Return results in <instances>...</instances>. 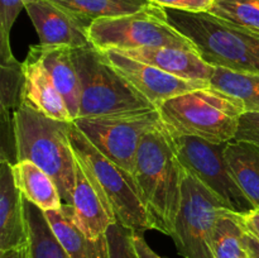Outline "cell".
Here are the masks:
<instances>
[{"instance_id": "1", "label": "cell", "mask_w": 259, "mask_h": 258, "mask_svg": "<svg viewBox=\"0 0 259 258\" xmlns=\"http://www.w3.org/2000/svg\"><path fill=\"white\" fill-rule=\"evenodd\" d=\"M184 166L163 125L147 133L136 157L133 176L153 229L171 235L182 201Z\"/></svg>"}, {"instance_id": "2", "label": "cell", "mask_w": 259, "mask_h": 258, "mask_svg": "<svg viewBox=\"0 0 259 258\" xmlns=\"http://www.w3.org/2000/svg\"><path fill=\"white\" fill-rule=\"evenodd\" d=\"M13 115L18 162L29 159L40 167L56 182L62 201L72 204L77 161L68 137L70 123L48 118L25 103Z\"/></svg>"}, {"instance_id": "3", "label": "cell", "mask_w": 259, "mask_h": 258, "mask_svg": "<svg viewBox=\"0 0 259 258\" xmlns=\"http://www.w3.org/2000/svg\"><path fill=\"white\" fill-rule=\"evenodd\" d=\"M157 109L172 137H195L215 144L234 141L245 111L242 101L211 86L180 94Z\"/></svg>"}, {"instance_id": "4", "label": "cell", "mask_w": 259, "mask_h": 258, "mask_svg": "<svg viewBox=\"0 0 259 258\" xmlns=\"http://www.w3.org/2000/svg\"><path fill=\"white\" fill-rule=\"evenodd\" d=\"M169 22L195 45L202 60L214 67L259 75V33L209 12L166 9Z\"/></svg>"}, {"instance_id": "5", "label": "cell", "mask_w": 259, "mask_h": 258, "mask_svg": "<svg viewBox=\"0 0 259 258\" xmlns=\"http://www.w3.org/2000/svg\"><path fill=\"white\" fill-rule=\"evenodd\" d=\"M72 60L80 82L78 118L154 108L93 45L72 50Z\"/></svg>"}, {"instance_id": "6", "label": "cell", "mask_w": 259, "mask_h": 258, "mask_svg": "<svg viewBox=\"0 0 259 258\" xmlns=\"http://www.w3.org/2000/svg\"><path fill=\"white\" fill-rule=\"evenodd\" d=\"M88 32L91 45L100 52L157 47L197 51L194 43L172 25L166 8L153 3L136 13L95 20Z\"/></svg>"}, {"instance_id": "7", "label": "cell", "mask_w": 259, "mask_h": 258, "mask_svg": "<svg viewBox=\"0 0 259 258\" xmlns=\"http://www.w3.org/2000/svg\"><path fill=\"white\" fill-rule=\"evenodd\" d=\"M68 137L76 158L105 194L118 223L136 233L153 229L133 174L104 156L73 121L68 126Z\"/></svg>"}, {"instance_id": "8", "label": "cell", "mask_w": 259, "mask_h": 258, "mask_svg": "<svg viewBox=\"0 0 259 258\" xmlns=\"http://www.w3.org/2000/svg\"><path fill=\"white\" fill-rule=\"evenodd\" d=\"M73 123L104 156L131 174L142 139L162 125L157 108L78 118Z\"/></svg>"}, {"instance_id": "9", "label": "cell", "mask_w": 259, "mask_h": 258, "mask_svg": "<svg viewBox=\"0 0 259 258\" xmlns=\"http://www.w3.org/2000/svg\"><path fill=\"white\" fill-rule=\"evenodd\" d=\"M227 207L217 195L185 169L181 207L169 235L182 257L214 258L210 245L212 230L218 217Z\"/></svg>"}, {"instance_id": "10", "label": "cell", "mask_w": 259, "mask_h": 258, "mask_svg": "<svg viewBox=\"0 0 259 258\" xmlns=\"http://www.w3.org/2000/svg\"><path fill=\"white\" fill-rule=\"evenodd\" d=\"M172 137V136H171ZM177 157L186 171L238 214L254 210L233 176L225 158L227 143L215 144L195 137H172Z\"/></svg>"}, {"instance_id": "11", "label": "cell", "mask_w": 259, "mask_h": 258, "mask_svg": "<svg viewBox=\"0 0 259 258\" xmlns=\"http://www.w3.org/2000/svg\"><path fill=\"white\" fill-rule=\"evenodd\" d=\"M106 62L115 68L137 91L142 94L154 108L180 94L210 86L202 80H187L171 75L158 67L128 57L118 51H104Z\"/></svg>"}, {"instance_id": "12", "label": "cell", "mask_w": 259, "mask_h": 258, "mask_svg": "<svg viewBox=\"0 0 259 258\" xmlns=\"http://www.w3.org/2000/svg\"><path fill=\"white\" fill-rule=\"evenodd\" d=\"M40 46H65L72 50L91 45L88 27L52 0H25Z\"/></svg>"}, {"instance_id": "13", "label": "cell", "mask_w": 259, "mask_h": 258, "mask_svg": "<svg viewBox=\"0 0 259 258\" xmlns=\"http://www.w3.org/2000/svg\"><path fill=\"white\" fill-rule=\"evenodd\" d=\"M77 161V158H76ZM81 229L93 239L104 237L116 220L111 205L88 169L77 161L72 204Z\"/></svg>"}, {"instance_id": "14", "label": "cell", "mask_w": 259, "mask_h": 258, "mask_svg": "<svg viewBox=\"0 0 259 258\" xmlns=\"http://www.w3.org/2000/svg\"><path fill=\"white\" fill-rule=\"evenodd\" d=\"M29 243L24 202L15 185L13 164L0 161V252Z\"/></svg>"}, {"instance_id": "15", "label": "cell", "mask_w": 259, "mask_h": 258, "mask_svg": "<svg viewBox=\"0 0 259 258\" xmlns=\"http://www.w3.org/2000/svg\"><path fill=\"white\" fill-rule=\"evenodd\" d=\"M128 57L158 67L171 75L187 80H202L210 82L214 66L202 60L197 51L177 47L137 48L118 51Z\"/></svg>"}, {"instance_id": "16", "label": "cell", "mask_w": 259, "mask_h": 258, "mask_svg": "<svg viewBox=\"0 0 259 258\" xmlns=\"http://www.w3.org/2000/svg\"><path fill=\"white\" fill-rule=\"evenodd\" d=\"M47 222L60 244L70 258H109L106 235L93 239L81 229L71 204L45 211Z\"/></svg>"}, {"instance_id": "17", "label": "cell", "mask_w": 259, "mask_h": 258, "mask_svg": "<svg viewBox=\"0 0 259 258\" xmlns=\"http://www.w3.org/2000/svg\"><path fill=\"white\" fill-rule=\"evenodd\" d=\"M23 65L25 72L24 103L48 118L72 123L65 99L58 93L39 58L29 51Z\"/></svg>"}, {"instance_id": "18", "label": "cell", "mask_w": 259, "mask_h": 258, "mask_svg": "<svg viewBox=\"0 0 259 258\" xmlns=\"http://www.w3.org/2000/svg\"><path fill=\"white\" fill-rule=\"evenodd\" d=\"M51 76L58 93L67 104L72 120L80 113V82L72 60V48L65 46H32L29 47Z\"/></svg>"}, {"instance_id": "19", "label": "cell", "mask_w": 259, "mask_h": 258, "mask_svg": "<svg viewBox=\"0 0 259 258\" xmlns=\"http://www.w3.org/2000/svg\"><path fill=\"white\" fill-rule=\"evenodd\" d=\"M15 185L23 197L43 211L55 210L63 204L58 187L52 177L29 159L13 164Z\"/></svg>"}, {"instance_id": "20", "label": "cell", "mask_w": 259, "mask_h": 258, "mask_svg": "<svg viewBox=\"0 0 259 258\" xmlns=\"http://www.w3.org/2000/svg\"><path fill=\"white\" fill-rule=\"evenodd\" d=\"M225 158L237 184L254 210H259V147L230 141L225 147Z\"/></svg>"}, {"instance_id": "21", "label": "cell", "mask_w": 259, "mask_h": 258, "mask_svg": "<svg viewBox=\"0 0 259 258\" xmlns=\"http://www.w3.org/2000/svg\"><path fill=\"white\" fill-rule=\"evenodd\" d=\"M245 228L240 214L227 207L220 212L211 235L214 258H249L244 247Z\"/></svg>"}, {"instance_id": "22", "label": "cell", "mask_w": 259, "mask_h": 258, "mask_svg": "<svg viewBox=\"0 0 259 258\" xmlns=\"http://www.w3.org/2000/svg\"><path fill=\"white\" fill-rule=\"evenodd\" d=\"M86 27L101 18L131 14L151 4L149 0H52Z\"/></svg>"}, {"instance_id": "23", "label": "cell", "mask_w": 259, "mask_h": 258, "mask_svg": "<svg viewBox=\"0 0 259 258\" xmlns=\"http://www.w3.org/2000/svg\"><path fill=\"white\" fill-rule=\"evenodd\" d=\"M210 86L242 101L245 111L259 113V75L214 67Z\"/></svg>"}, {"instance_id": "24", "label": "cell", "mask_w": 259, "mask_h": 258, "mask_svg": "<svg viewBox=\"0 0 259 258\" xmlns=\"http://www.w3.org/2000/svg\"><path fill=\"white\" fill-rule=\"evenodd\" d=\"M32 258H70L53 234L45 211L23 197Z\"/></svg>"}, {"instance_id": "25", "label": "cell", "mask_w": 259, "mask_h": 258, "mask_svg": "<svg viewBox=\"0 0 259 258\" xmlns=\"http://www.w3.org/2000/svg\"><path fill=\"white\" fill-rule=\"evenodd\" d=\"M25 72L17 58L0 63V108L17 110L24 103Z\"/></svg>"}, {"instance_id": "26", "label": "cell", "mask_w": 259, "mask_h": 258, "mask_svg": "<svg viewBox=\"0 0 259 258\" xmlns=\"http://www.w3.org/2000/svg\"><path fill=\"white\" fill-rule=\"evenodd\" d=\"M209 13L259 33V0H215Z\"/></svg>"}, {"instance_id": "27", "label": "cell", "mask_w": 259, "mask_h": 258, "mask_svg": "<svg viewBox=\"0 0 259 258\" xmlns=\"http://www.w3.org/2000/svg\"><path fill=\"white\" fill-rule=\"evenodd\" d=\"M25 9V0H0V60H14L10 48V30L18 15Z\"/></svg>"}, {"instance_id": "28", "label": "cell", "mask_w": 259, "mask_h": 258, "mask_svg": "<svg viewBox=\"0 0 259 258\" xmlns=\"http://www.w3.org/2000/svg\"><path fill=\"white\" fill-rule=\"evenodd\" d=\"M133 230L116 222L106 230L109 258H139L133 243Z\"/></svg>"}, {"instance_id": "29", "label": "cell", "mask_w": 259, "mask_h": 258, "mask_svg": "<svg viewBox=\"0 0 259 258\" xmlns=\"http://www.w3.org/2000/svg\"><path fill=\"white\" fill-rule=\"evenodd\" d=\"M0 161H7L10 164H15L18 162L14 115L10 116V110L2 108H0Z\"/></svg>"}, {"instance_id": "30", "label": "cell", "mask_w": 259, "mask_h": 258, "mask_svg": "<svg viewBox=\"0 0 259 258\" xmlns=\"http://www.w3.org/2000/svg\"><path fill=\"white\" fill-rule=\"evenodd\" d=\"M234 141L248 142L259 147V113L244 111L242 114Z\"/></svg>"}, {"instance_id": "31", "label": "cell", "mask_w": 259, "mask_h": 258, "mask_svg": "<svg viewBox=\"0 0 259 258\" xmlns=\"http://www.w3.org/2000/svg\"><path fill=\"white\" fill-rule=\"evenodd\" d=\"M149 2L166 9L202 13L210 12L215 0H149Z\"/></svg>"}, {"instance_id": "32", "label": "cell", "mask_w": 259, "mask_h": 258, "mask_svg": "<svg viewBox=\"0 0 259 258\" xmlns=\"http://www.w3.org/2000/svg\"><path fill=\"white\" fill-rule=\"evenodd\" d=\"M133 243L139 258H162L158 253H156L151 247H149L148 243L146 242L144 237L142 235V233L134 232Z\"/></svg>"}, {"instance_id": "33", "label": "cell", "mask_w": 259, "mask_h": 258, "mask_svg": "<svg viewBox=\"0 0 259 258\" xmlns=\"http://www.w3.org/2000/svg\"><path fill=\"white\" fill-rule=\"evenodd\" d=\"M245 230L259 239V210H252L247 214H240Z\"/></svg>"}, {"instance_id": "34", "label": "cell", "mask_w": 259, "mask_h": 258, "mask_svg": "<svg viewBox=\"0 0 259 258\" xmlns=\"http://www.w3.org/2000/svg\"><path fill=\"white\" fill-rule=\"evenodd\" d=\"M244 247L249 258H259V239L245 230Z\"/></svg>"}, {"instance_id": "35", "label": "cell", "mask_w": 259, "mask_h": 258, "mask_svg": "<svg viewBox=\"0 0 259 258\" xmlns=\"http://www.w3.org/2000/svg\"><path fill=\"white\" fill-rule=\"evenodd\" d=\"M0 258H32L29 243L23 247L14 248V249H8L0 252Z\"/></svg>"}]
</instances>
